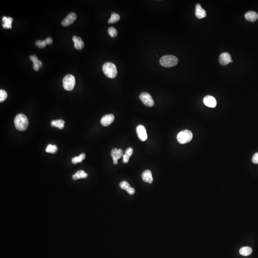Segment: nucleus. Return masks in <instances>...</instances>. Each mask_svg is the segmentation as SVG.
<instances>
[{"label":"nucleus","instance_id":"nucleus-29","mask_svg":"<svg viewBox=\"0 0 258 258\" xmlns=\"http://www.w3.org/2000/svg\"><path fill=\"white\" fill-rule=\"evenodd\" d=\"M133 150L132 148L131 147H129L127 149H126L125 150V154L128 155L129 157H131L133 154Z\"/></svg>","mask_w":258,"mask_h":258},{"label":"nucleus","instance_id":"nucleus-31","mask_svg":"<svg viewBox=\"0 0 258 258\" xmlns=\"http://www.w3.org/2000/svg\"><path fill=\"white\" fill-rule=\"evenodd\" d=\"M130 158V157L126 154H124V155H123V162L125 163H127L129 161Z\"/></svg>","mask_w":258,"mask_h":258},{"label":"nucleus","instance_id":"nucleus-19","mask_svg":"<svg viewBox=\"0 0 258 258\" xmlns=\"http://www.w3.org/2000/svg\"><path fill=\"white\" fill-rule=\"evenodd\" d=\"M245 17L247 21L250 22H255L258 19V14L253 11H249L245 14Z\"/></svg>","mask_w":258,"mask_h":258},{"label":"nucleus","instance_id":"nucleus-3","mask_svg":"<svg viewBox=\"0 0 258 258\" xmlns=\"http://www.w3.org/2000/svg\"><path fill=\"white\" fill-rule=\"evenodd\" d=\"M178 63L177 58L173 55H166L162 57L160 59L161 66L166 67H171L175 66Z\"/></svg>","mask_w":258,"mask_h":258},{"label":"nucleus","instance_id":"nucleus-6","mask_svg":"<svg viewBox=\"0 0 258 258\" xmlns=\"http://www.w3.org/2000/svg\"><path fill=\"white\" fill-rule=\"evenodd\" d=\"M140 98L142 101V103L147 107H153L154 105V101L152 96L147 92L141 93L140 95Z\"/></svg>","mask_w":258,"mask_h":258},{"label":"nucleus","instance_id":"nucleus-25","mask_svg":"<svg viewBox=\"0 0 258 258\" xmlns=\"http://www.w3.org/2000/svg\"><path fill=\"white\" fill-rule=\"evenodd\" d=\"M58 150V148L56 146V145H48L46 147L45 151L48 153L51 154H54L57 152Z\"/></svg>","mask_w":258,"mask_h":258},{"label":"nucleus","instance_id":"nucleus-27","mask_svg":"<svg viewBox=\"0 0 258 258\" xmlns=\"http://www.w3.org/2000/svg\"><path fill=\"white\" fill-rule=\"evenodd\" d=\"M7 98V92L4 89L0 90V102H2Z\"/></svg>","mask_w":258,"mask_h":258},{"label":"nucleus","instance_id":"nucleus-5","mask_svg":"<svg viewBox=\"0 0 258 258\" xmlns=\"http://www.w3.org/2000/svg\"><path fill=\"white\" fill-rule=\"evenodd\" d=\"M76 79L74 76L68 74L63 78V86L66 90L71 91L74 89L75 86Z\"/></svg>","mask_w":258,"mask_h":258},{"label":"nucleus","instance_id":"nucleus-11","mask_svg":"<svg viewBox=\"0 0 258 258\" xmlns=\"http://www.w3.org/2000/svg\"><path fill=\"white\" fill-rule=\"evenodd\" d=\"M203 101L205 105L210 108H215L217 104L215 98L211 96H206Z\"/></svg>","mask_w":258,"mask_h":258},{"label":"nucleus","instance_id":"nucleus-30","mask_svg":"<svg viewBox=\"0 0 258 258\" xmlns=\"http://www.w3.org/2000/svg\"><path fill=\"white\" fill-rule=\"evenodd\" d=\"M252 162L255 164H258V153H256L254 154L252 158Z\"/></svg>","mask_w":258,"mask_h":258},{"label":"nucleus","instance_id":"nucleus-1","mask_svg":"<svg viewBox=\"0 0 258 258\" xmlns=\"http://www.w3.org/2000/svg\"><path fill=\"white\" fill-rule=\"evenodd\" d=\"M14 123L16 129L20 131H25L29 124L28 119L22 113L19 114L15 117Z\"/></svg>","mask_w":258,"mask_h":258},{"label":"nucleus","instance_id":"nucleus-32","mask_svg":"<svg viewBox=\"0 0 258 258\" xmlns=\"http://www.w3.org/2000/svg\"><path fill=\"white\" fill-rule=\"evenodd\" d=\"M45 42H46L47 45H51L52 43H53V40H52V38H50V37H48V38H46L45 40Z\"/></svg>","mask_w":258,"mask_h":258},{"label":"nucleus","instance_id":"nucleus-26","mask_svg":"<svg viewBox=\"0 0 258 258\" xmlns=\"http://www.w3.org/2000/svg\"><path fill=\"white\" fill-rule=\"evenodd\" d=\"M108 33H109L110 36L111 37H116L117 36V34H118L117 30L113 27H110L108 29Z\"/></svg>","mask_w":258,"mask_h":258},{"label":"nucleus","instance_id":"nucleus-28","mask_svg":"<svg viewBox=\"0 0 258 258\" xmlns=\"http://www.w3.org/2000/svg\"><path fill=\"white\" fill-rule=\"evenodd\" d=\"M46 45L47 44L45 42V40H37L36 42V45L40 48H45Z\"/></svg>","mask_w":258,"mask_h":258},{"label":"nucleus","instance_id":"nucleus-10","mask_svg":"<svg viewBox=\"0 0 258 258\" xmlns=\"http://www.w3.org/2000/svg\"><path fill=\"white\" fill-rule=\"evenodd\" d=\"M114 116L112 114L106 115L101 119V124L103 126H108L112 123L114 120Z\"/></svg>","mask_w":258,"mask_h":258},{"label":"nucleus","instance_id":"nucleus-16","mask_svg":"<svg viewBox=\"0 0 258 258\" xmlns=\"http://www.w3.org/2000/svg\"><path fill=\"white\" fill-rule=\"evenodd\" d=\"M141 177L145 182L151 184L153 181L152 172L149 170H146L142 173Z\"/></svg>","mask_w":258,"mask_h":258},{"label":"nucleus","instance_id":"nucleus-13","mask_svg":"<svg viewBox=\"0 0 258 258\" xmlns=\"http://www.w3.org/2000/svg\"><path fill=\"white\" fill-rule=\"evenodd\" d=\"M120 186L121 188L123 190H126L129 194L133 195L135 193V189L133 188H131L130 184L126 181H122L120 184Z\"/></svg>","mask_w":258,"mask_h":258},{"label":"nucleus","instance_id":"nucleus-8","mask_svg":"<svg viewBox=\"0 0 258 258\" xmlns=\"http://www.w3.org/2000/svg\"><path fill=\"white\" fill-rule=\"evenodd\" d=\"M123 151L121 149H117V148H114L111 150V156L113 159V163L114 164H117L118 163V160L123 156Z\"/></svg>","mask_w":258,"mask_h":258},{"label":"nucleus","instance_id":"nucleus-15","mask_svg":"<svg viewBox=\"0 0 258 258\" xmlns=\"http://www.w3.org/2000/svg\"><path fill=\"white\" fill-rule=\"evenodd\" d=\"M196 16L197 18L201 19L207 16L206 11L202 8L200 4H197L196 6Z\"/></svg>","mask_w":258,"mask_h":258},{"label":"nucleus","instance_id":"nucleus-17","mask_svg":"<svg viewBox=\"0 0 258 258\" xmlns=\"http://www.w3.org/2000/svg\"><path fill=\"white\" fill-rule=\"evenodd\" d=\"M30 59L33 62V68L35 70H39L40 67H42V62L38 60L37 57L36 55L30 56Z\"/></svg>","mask_w":258,"mask_h":258},{"label":"nucleus","instance_id":"nucleus-33","mask_svg":"<svg viewBox=\"0 0 258 258\" xmlns=\"http://www.w3.org/2000/svg\"><path fill=\"white\" fill-rule=\"evenodd\" d=\"M232 62H233V60H232H232H230V63Z\"/></svg>","mask_w":258,"mask_h":258},{"label":"nucleus","instance_id":"nucleus-24","mask_svg":"<svg viewBox=\"0 0 258 258\" xmlns=\"http://www.w3.org/2000/svg\"><path fill=\"white\" fill-rule=\"evenodd\" d=\"M120 19V16L119 14L115 13H112L110 18L108 20V23H115L119 21Z\"/></svg>","mask_w":258,"mask_h":258},{"label":"nucleus","instance_id":"nucleus-22","mask_svg":"<svg viewBox=\"0 0 258 258\" xmlns=\"http://www.w3.org/2000/svg\"><path fill=\"white\" fill-rule=\"evenodd\" d=\"M240 254L243 256H248L251 254L252 252V249L249 247H243L241 248L239 250Z\"/></svg>","mask_w":258,"mask_h":258},{"label":"nucleus","instance_id":"nucleus-23","mask_svg":"<svg viewBox=\"0 0 258 258\" xmlns=\"http://www.w3.org/2000/svg\"><path fill=\"white\" fill-rule=\"evenodd\" d=\"M86 157V154L83 153L81 154L79 156H76L73 158L72 159V162L73 164H76L79 163H81L82 161Z\"/></svg>","mask_w":258,"mask_h":258},{"label":"nucleus","instance_id":"nucleus-18","mask_svg":"<svg viewBox=\"0 0 258 258\" xmlns=\"http://www.w3.org/2000/svg\"><path fill=\"white\" fill-rule=\"evenodd\" d=\"M13 22V19L11 17H7L6 16H4L2 17V27L5 29H11L12 28V23Z\"/></svg>","mask_w":258,"mask_h":258},{"label":"nucleus","instance_id":"nucleus-21","mask_svg":"<svg viewBox=\"0 0 258 258\" xmlns=\"http://www.w3.org/2000/svg\"><path fill=\"white\" fill-rule=\"evenodd\" d=\"M65 121L63 120H52L51 123V125L52 127L58 128L59 129L64 128Z\"/></svg>","mask_w":258,"mask_h":258},{"label":"nucleus","instance_id":"nucleus-2","mask_svg":"<svg viewBox=\"0 0 258 258\" xmlns=\"http://www.w3.org/2000/svg\"><path fill=\"white\" fill-rule=\"evenodd\" d=\"M102 70L104 74L110 79H114L117 75L116 66L112 63H105L102 67Z\"/></svg>","mask_w":258,"mask_h":258},{"label":"nucleus","instance_id":"nucleus-12","mask_svg":"<svg viewBox=\"0 0 258 258\" xmlns=\"http://www.w3.org/2000/svg\"><path fill=\"white\" fill-rule=\"evenodd\" d=\"M232 60L231 56L228 53H223L219 58V62L222 65H227Z\"/></svg>","mask_w":258,"mask_h":258},{"label":"nucleus","instance_id":"nucleus-20","mask_svg":"<svg viewBox=\"0 0 258 258\" xmlns=\"http://www.w3.org/2000/svg\"><path fill=\"white\" fill-rule=\"evenodd\" d=\"M88 176V175L83 170H79L78 171L75 175L72 176V178L74 180L82 179V178H86Z\"/></svg>","mask_w":258,"mask_h":258},{"label":"nucleus","instance_id":"nucleus-14","mask_svg":"<svg viewBox=\"0 0 258 258\" xmlns=\"http://www.w3.org/2000/svg\"><path fill=\"white\" fill-rule=\"evenodd\" d=\"M72 40L74 43L75 48L78 50H81L83 48L84 46V43L80 37L78 36H73Z\"/></svg>","mask_w":258,"mask_h":258},{"label":"nucleus","instance_id":"nucleus-4","mask_svg":"<svg viewBox=\"0 0 258 258\" xmlns=\"http://www.w3.org/2000/svg\"><path fill=\"white\" fill-rule=\"evenodd\" d=\"M193 138V133L188 130L181 131L177 134V140L181 144H185L190 142Z\"/></svg>","mask_w":258,"mask_h":258},{"label":"nucleus","instance_id":"nucleus-7","mask_svg":"<svg viewBox=\"0 0 258 258\" xmlns=\"http://www.w3.org/2000/svg\"><path fill=\"white\" fill-rule=\"evenodd\" d=\"M136 132L138 138L141 141H145L147 139L146 129L142 125H138L136 128Z\"/></svg>","mask_w":258,"mask_h":258},{"label":"nucleus","instance_id":"nucleus-9","mask_svg":"<svg viewBox=\"0 0 258 258\" xmlns=\"http://www.w3.org/2000/svg\"><path fill=\"white\" fill-rule=\"evenodd\" d=\"M77 16L75 13H70L66 16L62 22V25L64 26H67L73 23L74 21L76 20Z\"/></svg>","mask_w":258,"mask_h":258}]
</instances>
